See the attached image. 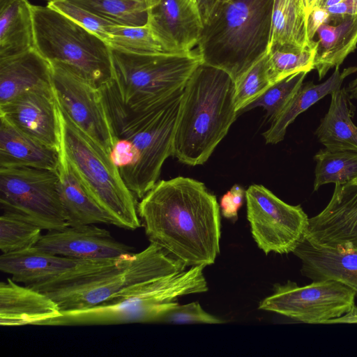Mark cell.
Instances as JSON below:
<instances>
[{"instance_id":"37","label":"cell","mask_w":357,"mask_h":357,"mask_svg":"<svg viewBox=\"0 0 357 357\" xmlns=\"http://www.w3.org/2000/svg\"><path fill=\"white\" fill-rule=\"evenodd\" d=\"M47 5L63 13L107 43L112 27L116 24L68 0H52Z\"/></svg>"},{"instance_id":"22","label":"cell","mask_w":357,"mask_h":357,"mask_svg":"<svg viewBox=\"0 0 357 357\" xmlns=\"http://www.w3.org/2000/svg\"><path fill=\"white\" fill-rule=\"evenodd\" d=\"M59 162V149L33 138L0 116V167L57 170Z\"/></svg>"},{"instance_id":"27","label":"cell","mask_w":357,"mask_h":357,"mask_svg":"<svg viewBox=\"0 0 357 357\" xmlns=\"http://www.w3.org/2000/svg\"><path fill=\"white\" fill-rule=\"evenodd\" d=\"M31 5L29 0H0V59L34 47Z\"/></svg>"},{"instance_id":"18","label":"cell","mask_w":357,"mask_h":357,"mask_svg":"<svg viewBox=\"0 0 357 357\" xmlns=\"http://www.w3.org/2000/svg\"><path fill=\"white\" fill-rule=\"evenodd\" d=\"M35 247L53 255L86 260L115 259L131 252V248L93 224L48 231Z\"/></svg>"},{"instance_id":"24","label":"cell","mask_w":357,"mask_h":357,"mask_svg":"<svg viewBox=\"0 0 357 357\" xmlns=\"http://www.w3.org/2000/svg\"><path fill=\"white\" fill-rule=\"evenodd\" d=\"M317 30L314 69L321 79L333 68L340 67L357 47V15L331 20Z\"/></svg>"},{"instance_id":"47","label":"cell","mask_w":357,"mask_h":357,"mask_svg":"<svg viewBox=\"0 0 357 357\" xmlns=\"http://www.w3.org/2000/svg\"><path fill=\"white\" fill-rule=\"evenodd\" d=\"M45 1H47V2H49V1H52V0H45Z\"/></svg>"},{"instance_id":"2","label":"cell","mask_w":357,"mask_h":357,"mask_svg":"<svg viewBox=\"0 0 357 357\" xmlns=\"http://www.w3.org/2000/svg\"><path fill=\"white\" fill-rule=\"evenodd\" d=\"M99 89L112 135L110 158L128 188L142 199L172 155L183 89L136 112L123 110L107 84Z\"/></svg>"},{"instance_id":"45","label":"cell","mask_w":357,"mask_h":357,"mask_svg":"<svg viewBox=\"0 0 357 357\" xmlns=\"http://www.w3.org/2000/svg\"><path fill=\"white\" fill-rule=\"evenodd\" d=\"M302 1V3H303L304 6H305V8L306 10V12H307V0H301Z\"/></svg>"},{"instance_id":"32","label":"cell","mask_w":357,"mask_h":357,"mask_svg":"<svg viewBox=\"0 0 357 357\" xmlns=\"http://www.w3.org/2000/svg\"><path fill=\"white\" fill-rule=\"evenodd\" d=\"M317 43L304 49H273L267 52L268 73L272 84L298 72L314 69Z\"/></svg>"},{"instance_id":"10","label":"cell","mask_w":357,"mask_h":357,"mask_svg":"<svg viewBox=\"0 0 357 357\" xmlns=\"http://www.w3.org/2000/svg\"><path fill=\"white\" fill-rule=\"evenodd\" d=\"M356 293L335 280L313 281L299 287L296 282L274 285L273 293L261 301L259 309L276 312L307 324H329L355 306Z\"/></svg>"},{"instance_id":"44","label":"cell","mask_w":357,"mask_h":357,"mask_svg":"<svg viewBox=\"0 0 357 357\" xmlns=\"http://www.w3.org/2000/svg\"><path fill=\"white\" fill-rule=\"evenodd\" d=\"M317 1V0H307V13L312 7L314 6Z\"/></svg>"},{"instance_id":"17","label":"cell","mask_w":357,"mask_h":357,"mask_svg":"<svg viewBox=\"0 0 357 357\" xmlns=\"http://www.w3.org/2000/svg\"><path fill=\"white\" fill-rule=\"evenodd\" d=\"M305 237L320 245L357 248V185L335 184L327 206L309 218Z\"/></svg>"},{"instance_id":"43","label":"cell","mask_w":357,"mask_h":357,"mask_svg":"<svg viewBox=\"0 0 357 357\" xmlns=\"http://www.w3.org/2000/svg\"><path fill=\"white\" fill-rule=\"evenodd\" d=\"M346 90L350 98H357V78L349 83Z\"/></svg>"},{"instance_id":"42","label":"cell","mask_w":357,"mask_h":357,"mask_svg":"<svg viewBox=\"0 0 357 357\" xmlns=\"http://www.w3.org/2000/svg\"><path fill=\"white\" fill-rule=\"evenodd\" d=\"M342 0H317L314 6L326 9L329 7L337 5L340 3Z\"/></svg>"},{"instance_id":"34","label":"cell","mask_w":357,"mask_h":357,"mask_svg":"<svg viewBox=\"0 0 357 357\" xmlns=\"http://www.w3.org/2000/svg\"><path fill=\"white\" fill-rule=\"evenodd\" d=\"M307 73V71L298 72L274 83L256 100L247 105L241 113L261 107L266 111L269 119L273 121L282 112L303 84Z\"/></svg>"},{"instance_id":"11","label":"cell","mask_w":357,"mask_h":357,"mask_svg":"<svg viewBox=\"0 0 357 357\" xmlns=\"http://www.w3.org/2000/svg\"><path fill=\"white\" fill-rule=\"evenodd\" d=\"M247 218L258 247L265 254L292 252L305 236L309 218L301 206L289 205L261 185L245 190Z\"/></svg>"},{"instance_id":"16","label":"cell","mask_w":357,"mask_h":357,"mask_svg":"<svg viewBox=\"0 0 357 357\" xmlns=\"http://www.w3.org/2000/svg\"><path fill=\"white\" fill-rule=\"evenodd\" d=\"M0 116L33 138L59 149V115L52 86L31 89L0 104Z\"/></svg>"},{"instance_id":"3","label":"cell","mask_w":357,"mask_h":357,"mask_svg":"<svg viewBox=\"0 0 357 357\" xmlns=\"http://www.w3.org/2000/svg\"><path fill=\"white\" fill-rule=\"evenodd\" d=\"M235 82L224 70L202 63L182 93L172 155L181 162L204 163L238 116Z\"/></svg>"},{"instance_id":"33","label":"cell","mask_w":357,"mask_h":357,"mask_svg":"<svg viewBox=\"0 0 357 357\" xmlns=\"http://www.w3.org/2000/svg\"><path fill=\"white\" fill-rule=\"evenodd\" d=\"M107 43L111 48L135 54L169 53L157 40L147 24L135 26L115 24Z\"/></svg>"},{"instance_id":"29","label":"cell","mask_w":357,"mask_h":357,"mask_svg":"<svg viewBox=\"0 0 357 357\" xmlns=\"http://www.w3.org/2000/svg\"><path fill=\"white\" fill-rule=\"evenodd\" d=\"M314 158L317 162L314 190L326 183L345 184L357 178V152L325 149Z\"/></svg>"},{"instance_id":"5","label":"cell","mask_w":357,"mask_h":357,"mask_svg":"<svg viewBox=\"0 0 357 357\" xmlns=\"http://www.w3.org/2000/svg\"><path fill=\"white\" fill-rule=\"evenodd\" d=\"M185 266L151 243L138 253H127L112 265L36 289L46 294L61 311L91 307L109 301L131 286L184 271Z\"/></svg>"},{"instance_id":"46","label":"cell","mask_w":357,"mask_h":357,"mask_svg":"<svg viewBox=\"0 0 357 357\" xmlns=\"http://www.w3.org/2000/svg\"><path fill=\"white\" fill-rule=\"evenodd\" d=\"M352 183L355 185H357V178L355 179Z\"/></svg>"},{"instance_id":"40","label":"cell","mask_w":357,"mask_h":357,"mask_svg":"<svg viewBox=\"0 0 357 357\" xmlns=\"http://www.w3.org/2000/svg\"><path fill=\"white\" fill-rule=\"evenodd\" d=\"M330 14V20L344 16L357 15V0H342L340 3L326 9Z\"/></svg>"},{"instance_id":"12","label":"cell","mask_w":357,"mask_h":357,"mask_svg":"<svg viewBox=\"0 0 357 357\" xmlns=\"http://www.w3.org/2000/svg\"><path fill=\"white\" fill-rule=\"evenodd\" d=\"M172 295L167 280L156 278L131 286L108 301L79 310L61 311L42 326H91L151 323L155 308Z\"/></svg>"},{"instance_id":"41","label":"cell","mask_w":357,"mask_h":357,"mask_svg":"<svg viewBox=\"0 0 357 357\" xmlns=\"http://www.w3.org/2000/svg\"><path fill=\"white\" fill-rule=\"evenodd\" d=\"M227 1L228 0H196L203 24L207 23Z\"/></svg>"},{"instance_id":"28","label":"cell","mask_w":357,"mask_h":357,"mask_svg":"<svg viewBox=\"0 0 357 357\" xmlns=\"http://www.w3.org/2000/svg\"><path fill=\"white\" fill-rule=\"evenodd\" d=\"M314 43L307 37V12L302 1L274 0L268 51L304 49Z\"/></svg>"},{"instance_id":"15","label":"cell","mask_w":357,"mask_h":357,"mask_svg":"<svg viewBox=\"0 0 357 357\" xmlns=\"http://www.w3.org/2000/svg\"><path fill=\"white\" fill-rule=\"evenodd\" d=\"M150 29L169 53L192 52L204 24L196 0H147Z\"/></svg>"},{"instance_id":"20","label":"cell","mask_w":357,"mask_h":357,"mask_svg":"<svg viewBox=\"0 0 357 357\" xmlns=\"http://www.w3.org/2000/svg\"><path fill=\"white\" fill-rule=\"evenodd\" d=\"M61 314L56 303L46 294L20 285L12 278L0 283L1 326H42Z\"/></svg>"},{"instance_id":"9","label":"cell","mask_w":357,"mask_h":357,"mask_svg":"<svg viewBox=\"0 0 357 357\" xmlns=\"http://www.w3.org/2000/svg\"><path fill=\"white\" fill-rule=\"evenodd\" d=\"M0 204L47 231L68 227L59 192L57 170L0 167Z\"/></svg>"},{"instance_id":"38","label":"cell","mask_w":357,"mask_h":357,"mask_svg":"<svg viewBox=\"0 0 357 357\" xmlns=\"http://www.w3.org/2000/svg\"><path fill=\"white\" fill-rule=\"evenodd\" d=\"M245 191L238 185H234L220 199L222 215L228 219L236 220L238 211L243 203Z\"/></svg>"},{"instance_id":"8","label":"cell","mask_w":357,"mask_h":357,"mask_svg":"<svg viewBox=\"0 0 357 357\" xmlns=\"http://www.w3.org/2000/svg\"><path fill=\"white\" fill-rule=\"evenodd\" d=\"M34 48L50 63H61L96 87L113 79L108 43L49 6L31 5Z\"/></svg>"},{"instance_id":"39","label":"cell","mask_w":357,"mask_h":357,"mask_svg":"<svg viewBox=\"0 0 357 357\" xmlns=\"http://www.w3.org/2000/svg\"><path fill=\"white\" fill-rule=\"evenodd\" d=\"M330 20V14L324 8L312 7L307 13V33L310 42H314V38L319 28Z\"/></svg>"},{"instance_id":"25","label":"cell","mask_w":357,"mask_h":357,"mask_svg":"<svg viewBox=\"0 0 357 357\" xmlns=\"http://www.w3.org/2000/svg\"><path fill=\"white\" fill-rule=\"evenodd\" d=\"M356 72L357 67L345 68L342 72L336 67L332 75L323 83H303L282 112L271 121L270 128L263 133L266 143L274 144L283 140L288 126L300 114L324 96L340 89L344 79Z\"/></svg>"},{"instance_id":"30","label":"cell","mask_w":357,"mask_h":357,"mask_svg":"<svg viewBox=\"0 0 357 357\" xmlns=\"http://www.w3.org/2000/svg\"><path fill=\"white\" fill-rule=\"evenodd\" d=\"M116 24L144 26L148 22L147 0H68Z\"/></svg>"},{"instance_id":"35","label":"cell","mask_w":357,"mask_h":357,"mask_svg":"<svg viewBox=\"0 0 357 357\" xmlns=\"http://www.w3.org/2000/svg\"><path fill=\"white\" fill-rule=\"evenodd\" d=\"M271 85L266 54L235 82L234 101L238 114Z\"/></svg>"},{"instance_id":"21","label":"cell","mask_w":357,"mask_h":357,"mask_svg":"<svg viewBox=\"0 0 357 357\" xmlns=\"http://www.w3.org/2000/svg\"><path fill=\"white\" fill-rule=\"evenodd\" d=\"M52 86V66L34 47L0 59V104L31 89Z\"/></svg>"},{"instance_id":"1","label":"cell","mask_w":357,"mask_h":357,"mask_svg":"<svg viewBox=\"0 0 357 357\" xmlns=\"http://www.w3.org/2000/svg\"><path fill=\"white\" fill-rule=\"evenodd\" d=\"M137 212L149 241L186 267L215 262L220 253V208L203 183L183 176L160 181L142 198Z\"/></svg>"},{"instance_id":"4","label":"cell","mask_w":357,"mask_h":357,"mask_svg":"<svg viewBox=\"0 0 357 357\" xmlns=\"http://www.w3.org/2000/svg\"><path fill=\"white\" fill-rule=\"evenodd\" d=\"M274 0H228L204 24L198 42L202 63L236 82L268 52Z\"/></svg>"},{"instance_id":"26","label":"cell","mask_w":357,"mask_h":357,"mask_svg":"<svg viewBox=\"0 0 357 357\" xmlns=\"http://www.w3.org/2000/svg\"><path fill=\"white\" fill-rule=\"evenodd\" d=\"M331 96L328 110L315 134L328 150L357 152V126L351 120V104L346 88L334 91Z\"/></svg>"},{"instance_id":"19","label":"cell","mask_w":357,"mask_h":357,"mask_svg":"<svg viewBox=\"0 0 357 357\" xmlns=\"http://www.w3.org/2000/svg\"><path fill=\"white\" fill-rule=\"evenodd\" d=\"M292 252L301 261L303 276L339 282L357 294V248L320 245L304 236Z\"/></svg>"},{"instance_id":"7","label":"cell","mask_w":357,"mask_h":357,"mask_svg":"<svg viewBox=\"0 0 357 357\" xmlns=\"http://www.w3.org/2000/svg\"><path fill=\"white\" fill-rule=\"evenodd\" d=\"M58 109L60 148L89 195L112 218L114 225L130 230L140 227L135 197L110 155L78 128L59 105Z\"/></svg>"},{"instance_id":"36","label":"cell","mask_w":357,"mask_h":357,"mask_svg":"<svg viewBox=\"0 0 357 357\" xmlns=\"http://www.w3.org/2000/svg\"><path fill=\"white\" fill-rule=\"evenodd\" d=\"M225 322V320L204 310L198 302L179 305L174 301L156 306L151 323L222 324Z\"/></svg>"},{"instance_id":"13","label":"cell","mask_w":357,"mask_h":357,"mask_svg":"<svg viewBox=\"0 0 357 357\" xmlns=\"http://www.w3.org/2000/svg\"><path fill=\"white\" fill-rule=\"evenodd\" d=\"M52 66V87L59 106L109 155L112 135L100 91L65 66Z\"/></svg>"},{"instance_id":"6","label":"cell","mask_w":357,"mask_h":357,"mask_svg":"<svg viewBox=\"0 0 357 357\" xmlns=\"http://www.w3.org/2000/svg\"><path fill=\"white\" fill-rule=\"evenodd\" d=\"M111 54L113 79L109 86L128 112L143 110L183 90L202 63L194 52L135 54L111 48Z\"/></svg>"},{"instance_id":"23","label":"cell","mask_w":357,"mask_h":357,"mask_svg":"<svg viewBox=\"0 0 357 357\" xmlns=\"http://www.w3.org/2000/svg\"><path fill=\"white\" fill-rule=\"evenodd\" d=\"M59 192L68 226L114 225L112 218L91 197L59 147Z\"/></svg>"},{"instance_id":"31","label":"cell","mask_w":357,"mask_h":357,"mask_svg":"<svg viewBox=\"0 0 357 357\" xmlns=\"http://www.w3.org/2000/svg\"><path fill=\"white\" fill-rule=\"evenodd\" d=\"M43 229L37 225L11 212L0 217V250L7 254L34 247Z\"/></svg>"},{"instance_id":"14","label":"cell","mask_w":357,"mask_h":357,"mask_svg":"<svg viewBox=\"0 0 357 357\" xmlns=\"http://www.w3.org/2000/svg\"><path fill=\"white\" fill-rule=\"evenodd\" d=\"M119 257L107 260L79 259L53 255L34 246L2 253L0 270L11 275L16 282L38 289L105 268L114 264Z\"/></svg>"}]
</instances>
